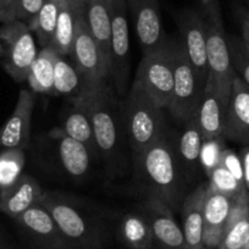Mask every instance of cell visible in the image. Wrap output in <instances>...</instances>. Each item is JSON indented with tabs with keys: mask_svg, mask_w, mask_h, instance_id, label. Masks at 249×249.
I'll list each match as a JSON object with an SVG mask.
<instances>
[{
	"mask_svg": "<svg viewBox=\"0 0 249 249\" xmlns=\"http://www.w3.org/2000/svg\"><path fill=\"white\" fill-rule=\"evenodd\" d=\"M249 239V216L227 230L219 249H243Z\"/></svg>",
	"mask_w": 249,
	"mask_h": 249,
	"instance_id": "cell-34",
	"label": "cell"
},
{
	"mask_svg": "<svg viewBox=\"0 0 249 249\" xmlns=\"http://www.w3.org/2000/svg\"><path fill=\"white\" fill-rule=\"evenodd\" d=\"M208 183H202L187 196L182 204V221H183L184 243L186 249H203V231H204V215L203 202Z\"/></svg>",
	"mask_w": 249,
	"mask_h": 249,
	"instance_id": "cell-20",
	"label": "cell"
},
{
	"mask_svg": "<svg viewBox=\"0 0 249 249\" xmlns=\"http://www.w3.org/2000/svg\"><path fill=\"white\" fill-rule=\"evenodd\" d=\"M0 5H1V0H0Z\"/></svg>",
	"mask_w": 249,
	"mask_h": 249,
	"instance_id": "cell-44",
	"label": "cell"
},
{
	"mask_svg": "<svg viewBox=\"0 0 249 249\" xmlns=\"http://www.w3.org/2000/svg\"><path fill=\"white\" fill-rule=\"evenodd\" d=\"M174 95L167 110L172 117L183 124L197 114L205 87L198 80L197 73L179 40H174Z\"/></svg>",
	"mask_w": 249,
	"mask_h": 249,
	"instance_id": "cell-9",
	"label": "cell"
},
{
	"mask_svg": "<svg viewBox=\"0 0 249 249\" xmlns=\"http://www.w3.org/2000/svg\"><path fill=\"white\" fill-rule=\"evenodd\" d=\"M15 221L37 249H73L42 203L28 209Z\"/></svg>",
	"mask_w": 249,
	"mask_h": 249,
	"instance_id": "cell-13",
	"label": "cell"
},
{
	"mask_svg": "<svg viewBox=\"0 0 249 249\" xmlns=\"http://www.w3.org/2000/svg\"><path fill=\"white\" fill-rule=\"evenodd\" d=\"M241 28H242V43H243L246 49L249 52V13H247L246 15L243 16V18H242Z\"/></svg>",
	"mask_w": 249,
	"mask_h": 249,
	"instance_id": "cell-40",
	"label": "cell"
},
{
	"mask_svg": "<svg viewBox=\"0 0 249 249\" xmlns=\"http://www.w3.org/2000/svg\"><path fill=\"white\" fill-rule=\"evenodd\" d=\"M177 25L187 57L192 64L198 80L205 87L209 68H208L207 36H205L203 15L196 10L187 9L178 14Z\"/></svg>",
	"mask_w": 249,
	"mask_h": 249,
	"instance_id": "cell-12",
	"label": "cell"
},
{
	"mask_svg": "<svg viewBox=\"0 0 249 249\" xmlns=\"http://www.w3.org/2000/svg\"><path fill=\"white\" fill-rule=\"evenodd\" d=\"M160 107L171 104L175 83L174 40L166 38L158 49L143 55L133 81Z\"/></svg>",
	"mask_w": 249,
	"mask_h": 249,
	"instance_id": "cell-6",
	"label": "cell"
},
{
	"mask_svg": "<svg viewBox=\"0 0 249 249\" xmlns=\"http://www.w3.org/2000/svg\"><path fill=\"white\" fill-rule=\"evenodd\" d=\"M203 140L202 132L198 126L197 115L183 122V130L178 138L177 144V157L181 162L182 170L191 177L197 174L200 167V152H202Z\"/></svg>",
	"mask_w": 249,
	"mask_h": 249,
	"instance_id": "cell-23",
	"label": "cell"
},
{
	"mask_svg": "<svg viewBox=\"0 0 249 249\" xmlns=\"http://www.w3.org/2000/svg\"><path fill=\"white\" fill-rule=\"evenodd\" d=\"M142 213L152 227V249H186L183 232L175 220L174 212L166 204L157 198L147 197Z\"/></svg>",
	"mask_w": 249,
	"mask_h": 249,
	"instance_id": "cell-14",
	"label": "cell"
},
{
	"mask_svg": "<svg viewBox=\"0 0 249 249\" xmlns=\"http://www.w3.org/2000/svg\"><path fill=\"white\" fill-rule=\"evenodd\" d=\"M127 9L126 0H111L110 82L112 83V89L119 98H124L127 94L131 70Z\"/></svg>",
	"mask_w": 249,
	"mask_h": 249,
	"instance_id": "cell-11",
	"label": "cell"
},
{
	"mask_svg": "<svg viewBox=\"0 0 249 249\" xmlns=\"http://www.w3.org/2000/svg\"><path fill=\"white\" fill-rule=\"evenodd\" d=\"M55 52L52 45L40 48L27 76V82L33 93L54 97Z\"/></svg>",
	"mask_w": 249,
	"mask_h": 249,
	"instance_id": "cell-25",
	"label": "cell"
},
{
	"mask_svg": "<svg viewBox=\"0 0 249 249\" xmlns=\"http://www.w3.org/2000/svg\"><path fill=\"white\" fill-rule=\"evenodd\" d=\"M209 183L208 186L216 192L222 193L230 198H236L239 193L246 190L244 183L236 178L229 170L225 169L222 165L215 167L209 175Z\"/></svg>",
	"mask_w": 249,
	"mask_h": 249,
	"instance_id": "cell-31",
	"label": "cell"
},
{
	"mask_svg": "<svg viewBox=\"0 0 249 249\" xmlns=\"http://www.w3.org/2000/svg\"><path fill=\"white\" fill-rule=\"evenodd\" d=\"M83 93V82L69 56L55 55L54 62V97L76 98Z\"/></svg>",
	"mask_w": 249,
	"mask_h": 249,
	"instance_id": "cell-27",
	"label": "cell"
},
{
	"mask_svg": "<svg viewBox=\"0 0 249 249\" xmlns=\"http://www.w3.org/2000/svg\"><path fill=\"white\" fill-rule=\"evenodd\" d=\"M18 0H1L0 5V22L8 23L16 20Z\"/></svg>",
	"mask_w": 249,
	"mask_h": 249,
	"instance_id": "cell-38",
	"label": "cell"
},
{
	"mask_svg": "<svg viewBox=\"0 0 249 249\" xmlns=\"http://www.w3.org/2000/svg\"><path fill=\"white\" fill-rule=\"evenodd\" d=\"M39 49L27 23L20 20L0 27V66L15 82H25Z\"/></svg>",
	"mask_w": 249,
	"mask_h": 249,
	"instance_id": "cell-7",
	"label": "cell"
},
{
	"mask_svg": "<svg viewBox=\"0 0 249 249\" xmlns=\"http://www.w3.org/2000/svg\"><path fill=\"white\" fill-rule=\"evenodd\" d=\"M243 165V178H244V187L249 193V145H244L239 154Z\"/></svg>",
	"mask_w": 249,
	"mask_h": 249,
	"instance_id": "cell-39",
	"label": "cell"
},
{
	"mask_svg": "<svg viewBox=\"0 0 249 249\" xmlns=\"http://www.w3.org/2000/svg\"><path fill=\"white\" fill-rule=\"evenodd\" d=\"M220 165H222L225 169L229 170L238 181L244 183L243 165H242L241 157L236 152L229 149V148H225L221 155V160H220Z\"/></svg>",
	"mask_w": 249,
	"mask_h": 249,
	"instance_id": "cell-35",
	"label": "cell"
},
{
	"mask_svg": "<svg viewBox=\"0 0 249 249\" xmlns=\"http://www.w3.org/2000/svg\"><path fill=\"white\" fill-rule=\"evenodd\" d=\"M226 107L225 100L214 88L205 87L202 102L196 114L203 140L209 141L222 137Z\"/></svg>",
	"mask_w": 249,
	"mask_h": 249,
	"instance_id": "cell-22",
	"label": "cell"
},
{
	"mask_svg": "<svg viewBox=\"0 0 249 249\" xmlns=\"http://www.w3.org/2000/svg\"><path fill=\"white\" fill-rule=\"evenodd\" d=\"M121 105L127 143L135 158L165 136V109L136 83Z\"/></svg>",
	"mask_w": 249,
	"mask_h": 249,
	"instance_id": "cell-4",
	"label": "cell"
},
{
	"mask_svg": "<svg viewBox=\"0 0 249 249\" xmlns=\"http://www.w3.org/2000/svg\"><path fill=\"white\" fill-rule=\"evenodd\" d=\"M44 0H18V11H16V20L27 23H32L37 14L39 13Z\"/></svg>",
	"mask_w": 249,
	"mask_h": 249,
	"instance_id": "cell-36",
	"label": "cell"
},
{
	"mask_svg": "<svg viewBox=\"0 0 249 249\" xmlns=\"http://www.w3.org/2000/svg\"><path fill=\"white\" fill-rule=\"evenodd\" d=\"M224 237V226L204 225V231H203V249H219Z\"/></svg>",
	"mask_w": 249,
	"mask_h": 249,
	"instance_id": "cell-37",
	"label": "cell"
},
{
	"mask_svg": "<svg viewBox=\"0 0 249 249\" xmlns=\"http://www.w3.org/2000/svg\"><path fill=\"white\" fill-rule=\"evenodd\" d=\"M202 8L209 68L205 87L214 88L227 104L234 72L230 56L229 42L224 30L221 10L217 0H202Z\"/></svg>",
	"mask_w": 249,
	"mask_h": 249,
	"instance_id": "cell-5",
	"label": "cell"
},
{
	"mask_svg": "<svg viewBox=\"0 0 249 249\" xmlns=\"http://www.w3.org/2000/svg\"><path fill=\"white\" fill-rule=\"evenodd\" d=\"M40 145L47 158L45 165L53 171L72 181H81L89 174L94 158L86 145L66 136L60 127L49 131Z\"/></svg>",
	"mask_w": 249,
	"mask_h": 249,
	"instance_id": "cell-8",
	"label": "cell"
},
{
	"mask_svg": "<svg viewBox=\"0 0 249 249\" xmlns=\"http://www.w3.org/2000/svg\"><path fill=\"white\" fill-rule=\"evenodd\" d=\"M224 149V137L203 142L202 152H200V166L205 174L209 175L215 167L219 166Z\"/></svg>",
	"mask_w": 249,
	"mask_h": 249,
	"instance_id": "cell-33",
	"label": "cell"
},
{
	"mask_svg": "<svg viewBox=\"0 0 249 249\" xmlns=\"http://www.w3.org/2000/svg\"><path fill=\"white\" fill-rule=\"evenodd\" d=\"M243 249H249V239H248V242H247L246 246H244V248H243Z\"/></svg>",
	"mask_w": 249,
	"mask_h": 249,
	"instance_id": "cell-41",
	"label": "cell"
},
{
	"mask_svg": "<svg viewBox=\"0 0 249 249\" xmlns=\"http://www.w3.org/2000/svg\"><path fill=\"white\" fill-rule=\"evenodd\" d=\"M0 249H4V247L1 246V244H0Z\"/></svg>",
	"mask_w": 249,
	"mask_h": 249,
	"instance_id": "cell-43",
	"label": "cell"
},
{
	"mask_svg": "<svg viewBox=\"0 0 249 249\" xmlns=\"http://www.w3.org/2000/svg\"><path fill=\"white\" fill-rule=\"evenodd\" d=\"M227 42L233 72L249 88V52L242 43V39L231 37L227 38Z\"/></svg>",
	"mask_w": 249,
	"mask_h": 249,
	"instance_id": "cell-32",
	"label": "cell"
},
{
	"mask_svg": "<svg viewBox=\"0 0 249 249\" xmlns=\"http://www.w3.org/2000/svg\"><path fill=\"white\" fill-rule=\"evenodd\" d=\"M83 4V16L93 39L110 71L111 52V0H88Z\"/></svg>",
	"mask_w": 249,
	"mask_h": 249,
	"instance_id": "cell-19",
	"label": "cell"
},
{
	"mask_svg": "<svg viewBox=\"0 0 249 249\" xmlns=\"http://www.w3.org/2000/svg\"><path fill=\"white\" fill-rule=\"evenodd\" d=\"M222 137L249 145V88L236 73L225 111Z\"/></svg>",
	"mask_w": 249,
	"mask_h": 249,
	"instance_id": "cell-17",
	"label": "cell"
},
{
	"mask_svg": "<svg viewBox=\"0 0 249 249\" xmlns=\"http://www.w3.org/2000/svg\"><path fill=\"white\" fill-rule=\"evenodd\" d=\"M231 205L232 198L216 192L208 186L204 202H203V215H204L205 225L225 227Z\"/></svg>",
	"mask_w": 249,
	"mask_h": 249,
	"instance_id": "cell-29",
	"label": "cell"
},
{
	"mask_svg": "<svg viewBox=\"0 0 249 249\" xmlns=\"http://www.w3.org/2000/svg\"><path fill=\"white\" fill-rule=\"evenodd\" d=\"M40 203L73 249H102L107 243L104 226L80 199L55 191H44Z\"/></svg>",
	"mask_w": 249,
	"mask_h": 249,
	"instance_id": "cell-3",
	"label": "cell"
},
{
	"mask_svg": "<svg viewBox=\"0 0 249 249\" xmlns=\"http://www.w3.org/2000/svg\"><path fill=\"white\" fill-rule=\"evenodd\" d=\"M25 165V150L4 149L0 153V191L18 181Z\"/></svg>",
	"mask_w": 249,
	"mask_h": 249,
	"instance_id": "cell-30",
	"label": "cell"
},
{
	"mask_svg": "<svg viewBox=\"0 0 249 249\" xmlns=\"http://www.w3.org/2000/svg\"><path fill=\"white\" fill-rule=\"evenodd\" d=\"M126 1H127V0H126Z\"/></svg>",
	"mask_w": 249,
	"mask_h": 249,
	"instance_id": "cell-46",
	"label": "cell"
},
{
	"mask_svg": "<svg viewBox=\"0 0 249 249\" xmlns=\"http://www.w3.org/2000/svg\"><path fill=\"white\" fill-rule=\"evenodd\" d=\"M35 100V94L31 90H20L13 114L0 127V147L22 150L30 148Z\"/></svg>",
	"mask_w": 249,
	"mask_h": 249,
	"instance_id": "cell-16",
	"label": "cell"
},
{
	"mask_svg": "<svg viewBox=\"0 0 249 249\" xmlns=\"http://www.w3.org/2000/svg\"><path fill=\"white\" fill-rule=\"evenodd\" d=\"M69 59L82 78L83 93L110 82L109 69L105 65L104 59L86 23L83 4L76 22L75 37Z\"/></svg>",
	"mask_w": 249,
	"mask_h": 249,
	"instance_id": "cell-10",
	"label": "cell"
},
{
	"mask_svg": "<svg viewBox=\"0 0 249 249\" xmlns=\"http://www.w3.org/2000/svg\"><path fill=\"white\" fill-rule=\"evenodd\" d=\"M120 237L124 246L130 249L153 248L152 227L143 213H131L122 217Z\"/></svg>",
	"mask_w": 249,
	"mask_h": 249,
	"instance_id": "cell-26",
	"label": "cell"
},
{
	"mask_svg": "<svg viewBox=\"0 0 249 249\" xmlns=\"http://www.w3.org/2000/svg\"><path fill=\"white\" fill-rule=\"evenodd\" d=\"M60 128L66 136L86 145L94 160L99 159L92 122L88 115L87 105L83 95L72 98V107L66 111Z\"/></svg>",
	"mask_w": 249,
	"mask_h": 249,
	"instance_id": "cell-21",
	"label": "cell"
},
{
	"mask_svg": "<svg viewBox=\"0 0 249 249\" xmlns=\"http://www.w3.org/2000/svg\"><path fill=\"white\" fill-rule=\"evenodd\" d=\"M60 10V0H44L39 13L28 27L37 37L38 45L44 48L50 45L56 28Z\"/></svg>",
	"mask_w": 249,
	"mask_h": 249,
	"instance_id": "cell-28",
	"label": "cell"
},
{
	"mask_svg": "<svg viewBox=\"0 0 249 249\" xmlns=\"http://www.w3.org/2000/svg\"><path fill=\"white\" fill-rule=\"evenodd\" d=\"M127 8L132 13L143 55L161 47L167 37L162 27L159 0H127Z\"/></svg>",
	"mask_w": 249,
	"mask_h": 249,
	"instance_id": "cell-15",
	"label": "cell"
},
{
	"mask_svg": "<svg viewBox=\"0 0 249 249\" xmlns=\"http://www.w3.org/2000/svg\"><path fill=\"white\" fill-rule=\"evenodd\" d=\"M43 193L39 182L28 174H22L18 181L0 191L1 213L16 220L28 209L42 202Z\"/></svg>",
	"mask_w": 249,
	"mask_h": 249,
	"instance_id": "cell-18",
	"label": "cell"
},
{
	"mask_svg": "<svg viewBox=\"0 0 249 249\" xmlns=\"http://www.w3.org/2000/svg\"><path fill=\"white\" fill-rule=\"evenodd\" d=\"M133 162L147 197L161 200L172 212L178 210L183 196V170L176 147L166 136L133 158Z\"/></svg>",
	"mask_w": 249,
	"mask_h": 249,
	"instance_id": "cell-2",
	"label": "cell"
},
{
	"mask_svg": "<svg viewBox=\"0 0 249 249\" xmlns=\"http://www.w3.org/2000/svg\"><path fill=\"white\" fill-rule=\"evenodd\" d=\"M80 95L86 99L99 159L104 162L107 171L116 176L126 166L124 150L127 136L121 102L109 83Z\"/></svg>",
	"mask_w": 249,
	"mask_h": 249,
	"instance_id": "cell-1",
	"label": "cell"
},
{
	"mask_svg": "<svg viewBox=\"0 0 249 249\" xmlns=\"http://www.w3.org/2000/svg\"><path fill=\"white\" fill-rule=\"evenodd\" d=\"M0 213H1V209H0Z\"/></svg>",
	"mask_w": 249,
	"mask_h": 249,
	"instance_id": "cell-45",
	"label": "cell"
},
{
	"mask_svg": "<svg viewBox=\"0 0 249 249\" xmlns=\"http://www.w3.org/2000/svg\"><path fill=\"white\" fill-rule=\"evenodd\" d=\"M82 9L81 0H60V10L56 21L52 45L55 52L64 56H69L75 37L76 22Z\"/></svg>",
	"mask_w": 249,
	"mask_h": 249,
	"instance_id": "cell-24",
	"label": "cell"
},
{
	"mask_svg": "<svg viewBox=\"0 0 249 249\" xmlns=\"http://www.w3.org/2000/svg\"><path fill=\"white\" fill-rule=\"evenodd\" d=\"M81 1H82V3H86V1H88V0H81Z\"/></svg>",
	"mask_w": 249,
	"mask_h": 249,
	"instance_id": "cell-42",
	"label": "cell"
}]
</instances>
